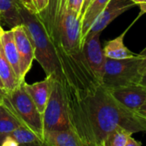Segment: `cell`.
Masks as SVG:
<instances>
[{"mask_svg": "<svg viewBox=\"0 0 146 146\" xmlns=\"http://www.w3.org/2000/svg\"><path fill=\"white\" fill-rule=\"evenodd\" d=\"M0 75L3 81L6 92H10L16 88L21 82L19 81L12 66L4 55L0 41Z\"/></svg>", "mask_w": 146, "mask_h": 146, "instance_id": "obj_16", "label": "cell"}, {"mask_svg": "<svg viewBox=\"0 0 146 146\" xmlns=\"http://www.w3.org/2000/svg\"><path fill=\"white\" fill-rule=\"evenodd\" d=\"M110 92L117 101L137 112L146 103V87L141 84L121 86Z\"/></svg>", "mask_w": 146, "mask_h": 146, "instance_id": "obj_9", "label": "cell"}, {"mask_svg": "<svg viewBox=\"0 0 146 146\" xmlns=\"http://www.w3.org/2000/svg\"><path fill=\"white\" fill-rule=\"evenodd\" d=\"M21 127L38 134L44 141L43 115L24 87V81L10 92H5L0 102Z\"/></svg>", "mask_w": 146, "mask_h": 146, "instance_id": "obj_3", "label": "cell"}, {"mask_svg": "<svg viewBox=\"0 0 146 146\" xmlns=\"http://www.w3.org/2000/svg\"><path fill=\"white\" fill-rule=\"evenodd\" d=\"M44 145L85 146V145L73 128H68L44 133Z\"/></svg>", "mask_w": 146, "mask_h": 146, "instance_id": "obj_11", "label": "cell"}, {"mask_svg": "<svg viewBox=\"0 0 146 146\" xmlns=\"http://www.w3.org/2000/svg\"><path fill=\"white\" fill-rule=\"evenodd\" d=\"M20 14L26 31L35 51V60L40 64L46 76H51L61 83L66 82L60 52L54 43L40 14H34L21 3Z\"/></svg>", "mask_w": 146, "mask_h": 146, "instance_id": "obj_2", "label": "cell"}, {"mask_svg": "<svg viewBox=\"0 0 146 146\" xmlns=\"http://www.w3.org/2000/svg\"><path fill=\"white\" fill-rule=\"evenodd\" d=\"M0 41L3 46V50L5 56L12 66L19 81H21V68H20V59L19 54L16 48L15 37L12 29L4 30L0 23Z\"/></svg>", "mask_w": 146, "mask_h": 146, "instance_id": "obj_12", "label": "cell"}, {"mask_svg": "<svg viewBox=\"0 0 146 146\" xmlns=\"http://www.w3.org/2000/svg\"><path fill=\"white\" fill-rule=\"evenodd\" d=\"M11 29L14 33L15 41L19 54L21 81L23 82L25 81L27 73L32 68L33 60H35L34 47L22 23L11 27Z\"/></svg>", "mask_w": 146, "mask_h": 146, "instance_id": "obj_7", "label": "cell"}, {"mask_svg": "<svg viewBox=\"0 0 146 146\" xmlns=\"http://www.w3.org/2000/svg\"><path fill=\"white\" fill-rule=\"evenodd\" d=\"M92 3V0H84V3H83V7H82V9H81V13H80V20L83 16V15L85 14L86 10L87 9L88 6L90 5V3Z\"/></svg>", "mask_w": 146, "mask_h": 146, "instance_id": "obj_24", "label": "cell"}, {"mask_svg": "<svg viewBox=\"0 0 146 146\" xmlns=\"http://www.w3.org/2000/svg\"><path fill=\"white\" fill-rule=\"evenodd\" d=\"M4 92H3V90H1V89H0V102L2 101V98H3V97Z\"/></svg>", "mask_w": 146, "mask_h": 146, "instance_id": "obj_28", "label": "cell"}, {"mask_svg": "<svg viewBox=\"0 0 146 146\" xmlns=\"http://www.w3.org/2000/svg\"><path fill=\"white\" fill-rule=\"evenodd\" d=\"M20 0H0V20L10 27L22 23Z\"/></svg>", "mask_w": 146, "mask_h": 146, "instance_id": "obj_14", "label": "cell"}, {"mask_svg": "<svg viewBox=\"0 0 146 146\" xmlns=\"http://www.w3.org/2000/svg\"><path fill=\"white\" fill-rule=\"evenodd\" d=\"M85 104L95 146H103L106 138L120 127L133 133L146 132V118L117 101L103 85L86 94Z\"/></svg>", "mask_w": 146, "mask_h": 146, "instance_id": "obj_1", "label": "cell"}, {"mask_svg": "<svg viewBox=\"0 0 146 146\" xmlns=\"http://www.w3.org/2000/svg\"><path fill=\"white\" fill-rule=\"evenodd\" d=\"M140 84H141V85H143L144 86H145L146 87V74L142 76V79H141Z\"/></svg>", "mask_w": 146, "mask_h": 146, "instance_id": "obj_27", "label": "cell"}, {"mask_svg": "<svg viewBox=\"0 0 146 146\" xmlns=\"http://www.w3.org/2000/svg\"><path fill=\"white\" fill-rule=\"evenodd\" d=\"M83 3H84V0H67L66 7L69 10L77 14L80 19V13L83 7Z\"/></svg>", "mask_w": 146, "mask_h": 146, "instance_id": "obj_21", "label": "cell"}, {"mask_svg": "<svg viewBox=\"0 0 146 146\" xmlns=\"http://www.w3.org/2000/svg\"></svg>", "mask_w": 146, "mask_h": 146, "instance_id": "obj_29", "label": "cell"}, {"mask_svg": "<svg viewBox=\"0 0 146 146\" xmlns=\"http://www.w3.org/2000/svg\"><path fill=\"white\" fill-rule=\"evenodd\" d=\"M100 34L101 33H96L91 36H86L84 38L81 46L89 68L98 83L102 85L104 75L106 56L101 47Z\"/></svg>", "mask_w": 146, "mask_h": 146, "instance_id": "obj_6", "label": "cell"}, {"mask_svg": "<svg viewBox=\"0 0 146 146\" xmlns=\"http://www.w3.org/2000/svg\"><path fill=\"white\" fill-rule=\"evenodd\" d=\"M0 89L3 90V92H6V89H5V86H4V84H3V81L2 80L1 75H0Z\"/></svg>", "mask_w": 146, "mask_h": 146, "instance_id": "obj_26", "label": "cell"}, {"mask_svg": "<svg viewBox=\"0 0 146 146\" xmlns=\"http://www.w3.org/2000/svg\"><path fill=\"white\" fill-rule=\"evenodd\" d=\"M0 21H1V20H0Z\"/></svg>", "mask_w": 146, "mask_h": 146, "instance_id": "obj_30", "label": "cell"}, {"mask_svg": "<svg viewBox=\"0 0 146 146\" xmlns=\"http://www.w3.org/2000/svg\"><path fill=\"white\" fill-rule=\"evenodd\" d=\"M53 78L51 76H46V78L41 81L35 82L33 84H27L24 81V87L27 92L29 94L38 111L43 115L49 101Z\"/></svg>", "mask_w": 146, "mask_h": 146, "instance_id": "obj_10", "label": "cell"}, {"mask_svg": "<svg viewBox=\"0 0 146 146\" xmlns=\"http://www.w3.org/2000/svg\"><path fill=\"white\" fill-rule=\"evenodd\" d=\"M135 5L136 4L131 0H110L102 13L93 22L86 36L101 33L102 31L104 30L115 19Z\"/></svg>", "mask_w": 146, "mask_h": 146, "instance_id": "obj_8", "label": "cell"}, {"mask_svg": "<svg viewBox=\"0 0 146 146\" xmlns=\"http://www.w3.org/2000/svg\"><path fill=\"white\" fill-rule=\"evenodd\" d=\"M21 127L11 113L0 104V146L5 136Z\"/></svg>", "mask_w": 146, "mask_h": 146, "instance_id": "obj_19", "label": "cell"}, {"mask_svg": "<svg viewBox=\"0 0 146 146\" xmlns=\"http://www.w3.org/2000/svg\"><path fill=\"white\" fill-rule=\"evenodd\" d=\"M130 27L127 29H126V31H124L117 38L112 40H110L106 43L104 48L103 49L104 56L106 57L110 58V59L121 60V59L135 58V57L139 56V54H136L133 52L124 44V36L129 30Z\"/></svg>", "mask_w": 146, "mask_h": 146, "instance_id": "obj_13", "label": "cell"}, {"mask_svg": "<svg viewBox=\"0 0 146 146\" xmlns=\"http://www.w3.org/2000/svg\"><path fill=\"white\" fill-rule=\"evenodd\" d=\"M138 113L139 115H141L142 116H144L145 118H146V103L138 110Z\"/></svg>", "mask_w": 146, "mask_h": 146, "instance_id": "obj_25", "label": "cell"}, {"mask_svg": "<svg viewBox=\"0 0 146 146\" xmlns=\"http://www.w3.org/2000/svg\"><path fill=\"white\" fill-rule=\"evenodd\" d=\"M20 2L27 9L34 14H40L50 3V0H20Z\"/></svg>", "mask_w": 146, "mask_h": 146, "instance_id": "obj_20", "label": "cell"}, {"mask_svg": "<svg viewBox=\"0 0 146 146\" xmlns=\"http://www.w3.org/2000/svg\"><path fill=\"white\" fill-rule=\"evenodd\" d=\"M132 2H133L136 5H139L140 9H141V13L140 15L146 13V0H131Z\"/></svg>", "mask_w": 146, "mask_h": 146, "instance_id": "obj_23", "label": "cell"}, {"mask_svg": "<svg viewBox=\"0 0 146 146\" xmlns=\"http://www.w3.org/2000/svg\"><path fill=\"white\" fill-rule=\"evenodd\" d=\"M8 135L10 136L18 145H44L43 139L38 134L24 127H19Z\"/></svg>", "mask_w": 146, "mask_h": 146, "instance_id": "obj_18", "label": "cell"}, {"mask_svg": "<svg viewBox=\"0 0 146 146\" xmlns=\"http://www.w3.org/2000/svg\"><path fill=\"white\" fill-rule=\"evenodd\" d=\"M140 56L129 59H110L106 57L103 86L109 90L140 84L142 74L139 72Z\"/></svg>", "mask_w": 146, "mask_h": 146, "instance_id": "obj_4", "label": "cell"}, {"mask_svg": "<svg viewBox=\"0 0 146 146\" xmlns=\"http://www.w3.org/2000/svg\"><path fill=\"white\" fill-rule=\"evenodd\" d=\"M140 56V62H139V72L142 75L146 74V47L139 53Z\"/></svg>", "mask_w": 146, "mask_h": 146, "instance_id": "obj_22", "label": "cell"}, {"mask_svg": "<svg viewBox=\"0 0 146 146\" xmlns=\"http://www.w3.org/2000/svg\"><path fill=\"white\" fill-rule=\"evenodd\" d=\"M110 0H92L81 18V44L92 25Z\"/></svg>", "mask_w": 146, "mask_h": 146, "instance_id": "obj_15", "label": "cell"}, {"mask_svg": "<svg viewBox=\"0 0 146 146\" xmlns=\"http://www.w3.org/2000/svg\"><path fill=\"white\" fill-rule=\"evenodd\" d=\"M44 134L53 130L71 128L65 92L62 83L53 79L51 92L43 114Z\"/></svg>", "mask_w": 146, "mask_h": 146, "instance_id": "obj_5", "label": "cell"}, {"mask_svg": "<svg viewBox=\"0 0 146 146\" xmlns=\"http://www.w3.org/2000/svg\"><path fill=\"white\" fill-rule=\"evenodd\" d=\"M133 133L124 129L117 128L113 131L104 140L103 146H140L142 143L138 142L133 137Z\"/></svg>", "mask_w": 146, "mask_h": 146, "instance_id": "obj_17", "label": "cell"}]
</instances>
